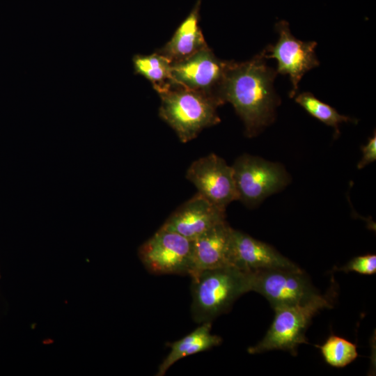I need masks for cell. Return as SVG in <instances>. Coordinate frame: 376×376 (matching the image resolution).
Instances as JSON below:
<instances>
[{
  "label": "cell",
  "mask_w": 376,
  "mask_h": 376,
  "mask_svg": "<svg viewBox=\"0 0 376 376\" xmlns=\"http://www.w3.org/2000/svg\"><path fill=\"white\" fill-rule=\"evenodd\" d=\"M276 74L267 65L263 52L245 62L231 61L217 91L219 101L233 106L249 137L273 120L279 103L273 89Z\"/></svg>",
  "instance_id": "obj_1"
},
{
  "label": "cell",
  "mask_w": 376,
  "mask_h": 376,
  "mask_svg": "<svg viewBox=\"0 0 376 376\" xmlns=\"http://www.w3.org/2000/svg\"><path fill=\"white\" fill-rule=\"evenodd\" d=\"M193 320L211 322L228 311L242 295L251 291V272L233 266L201 271L190 275Z\"/></svg>",
  "instance_id": "obj_2"
},
{
  "label": "cell",
  "mask_w": 376,
  "mask_h": 376,
  "mask_svg": "<svg viewBox=\"0 0 376 376\" xmlns=\"http://www.w3.org/2000/svg\"><path fill=\"white\" fill-rule=\"evenodd\" d=\"M157 93L161 100L159 116L182 143L190 141L203 129L220 122L217 109L221 104L214 96L173 81Z\"/></svg>",
  "instance_id": "obj_3"
},
{
  "label": "cell",
  "mask_w": 376,
  "mask_h": 376,
  "mask_svg": "<svg viewBox=\"0 0 376 376\" xmlns=\"http://www.w3.org/2000/svg\"><path fill=\"white\" fill-rule=\"evenodd\" d=\"M334 292L316 294L309 300L297 304L274 308L273 322L263 338L249 347V354H258L274 350L297 355V347L307 343L305 332L313 317L323 308L333 306Z\"/></svg>",
  "instance_id": "obj_4"
},
{
  "label": "cell",
  "mask_w": 376,
  "mask_h": 376,
  "mask_svg": "<svg viewBox=\"0 0 376 376\" xmlns=\"http://www.w3.org/2000/svg\"><path fill=\"white\" fill-rule=\"evenodd\" d=\"M232 167L238 200L250 207L280 191L289 182L281 165L258 157L242 155Z\"/></svg>",
  "instance_id": "obj_5"
},
{
  "label": "cell",
  "mask_w": 376,
  "mask_h": 376,
  "mask_svg": "<svg viewBox=\"0 0 376 376\" xmlns=\"http://www.w3.org/2000/svg\"><path fill=\"white\" fill-rule=\"evenodd\" d=\"M251 291L264 296L273 308L304 303L318 294L301 269L251 272Z\"/></svg>",
  "instance_id": "obj_6"
},
{
  "label": "cell",
  "mask_w": 376,
  "mask_h": 376,
  "mask_svg": "<svg viewBox=\"0 0 376 376\" xmlns=\"http://www.w3.org/2000/svg\"><path fill=\"white\" fill-rule=\"evenodd\" d=\"M191 241L178 233L159 229L139 249V257L155 274H188Z\"/></svg>",
  "instance_id": "obj_7"
},
{
  "label": "cell",
  "mask_w": 376,
  "mask_h": 376,
  "mask_svg": "<svg viewBox=\"0 0 376 376\" xmlns=\"http://www.w3.org/2000/svg\"><path fill=\"white\" fill-rule=\"evenodd\" d=\"M276 30L279 34V40L274 45L265 48L264 56L277 61L276 73L289 76L292 84L290 92L292 97L304 75L319 65L315 54L317 42H304L295 38L290 32L289 24L284 20L276 24Z\"/></svg>",
  "instance_id": "obj_8"
},
{
  "label": "cell",
  "mask_w": 376,
  "mask_h": 376,
  "mask_svg": "<svg viewBox=\"0 0 376 376\" xmlns=\"http://www.w3.org/2000/svg\"><path fill=\"white\" fill-rule=\"evenodd\" d=\"M186 178L198 193L221 210L226 211L230 203L238 200L233 167L215 154L193 162Z\"/></svg>",
  "instance_id": "obj_9"
},
{
  "label": "cell",
  "mask_w": 376,
  "mask_h": 376,
  "mask_svg": "<svg viewBox=\"0 0 376 376\" xmlns=\"http://www.w3.org/2000/svg\"><path fill=\"white\" fill-rule=\"evenodd\" d=\"M230 61L219 59L207 46L185 59L171 63L173 81L217 99V91Z\"/></svg>",
  "instance_id": "obj_10"
},
{
  "label": "cell",
  "mask_w": 376,
  "mask_h": 376,
  "mask_svg": "<svg viewBox=\"0 0 376 376\" xmlns=\"http://www.w3.org/2000/svg\"><path fill=\"white\" fill-rule=\"evenodd\" d=\"M225 220V210L197 193L173 212L160 228L192 241Z\"/></svg>",
  "instance_id": "obj_11"
},
{
  "label": "cell",
  "mask_w": 376,
  "mask_h": 376,
  "mask_svg": "<svg viewBox=\"0 0 376 376\" xmlns=\"http://www.w3.org/2000/svg\"><path fill=\"white\" fill-rule=\"evenodd\" d=\"M231 265L245 272L267 269H300L272 246L233 228Z\"/></svg>",
  "instance_id": "obj_12"
},
{
  "label": "cell",
  "mask_w": 376,
  "mask_h": 376,
  "mask_svg": "<svg viewBox=\"0 0 376 376\" xmlns=\"http://www.w3.org/2000/svg\"><path fill=\"white\" fill-rule=\"evenodd\" d=\"M233 228L224 221L191 241L188 275L227 266L230 262Z\"/></svg>",
  "instance_id": "obj_13"
},
{
  "label": "cell",
  "mask_w": 376,
  "mask_h": 376,
  "mask_svg": "<svg viewBox=\"0 0 376 376\" xmlns=\"http://www.w3.org/2000/svg\"><path fill=\"white\" fill-rule=\"evenodd\" d=\"M199 5L200 0L171 40L156 52L171 63L185 59L207 46L199 26Z\"/></svg>",
  "instance_id": "obj_14"
},
{
  "label": "cell",
  "mask_w": 376,
  "mask_h": 376,
  "mask_svg": "<svg viewBox=\"0 0 376 376\" xmlns=\"http://www.w3.org/2000/svg\"><path fill=\"white\" fill-rule=\"evenodd\" d=\"M200 324L192 332L169 345L171 350L159 366L155 375H164L175 363L185 357L208 350L221 344L222 338L211 333V322Z\"/></svg>",
  "instance_id": "obj_15"
},
{
  "label": "cell",
  "mask_w": 376,
  "mask_h": 376,
  "mask_svg": "<svg viewBox=\"0 0 376 376\" xmlns=\"http://www.w3.org/2000/svg\"><path fill=\"white\" fill-rule=\"evenodd\" d=\"M132 62L134 73L149 80L157 93L173 82L171 62L157 52L150 55L136 54Z\"/></svg>",
  "instance_id": "obj_16"
},
{
  "label": "cell",
  "mask_w": 376,
  "mask_h": 376,
  "mask_svg": "<svg viewBox=\"0 0 376 376\" xmlns=\"http://www.w3.org/2000/svg\"><path fill=\"white\" fill-rule=\"evenodd\" d=\"M324 361L335 368H343L358 357L356 344L342 337L331 335L321 345H316Z\"/></svg>",
  "instance_id": "obj_17"
},
{
  "label": "cell",
  "mask_w": 376,
  "mask_h": 376,
  "mask_svg": "<svg viewBox=\"0 0 376 376\" xmlns=\"http://www.w3.org/2000/svg\"><path fill=\"white\" fill-rule=\"evenodd\" d=\"M295 101L312 116L334 127L338 134L340 123L354 121L350 117L340 114L334 108L320 101L309 92L300 93L295 97Z\"/></svg>",
  "instance_id": "obj_18"
},
{
  "label": "cell",
  "mask_w": 376,
  "mask_h": 376,
  "mask_svg": "<svg viewBox=\"0 0 376 376\" xmlns=\"http://www.w3.org/2000/svg\"><path fill=\"white\" fill-rule=\"evenodd\" d=\"M339 270L345 272H354L361 274L370 275L376 272V256L367 254L352 259L345 266Z\"/></svg>",
  "instance_id": "obj_19"
},
{
  "label": "cell",
  "mask_w": 376,
  "mask_h": 376,
  "mask_svg": "<svg viewBox=\"0 0 376 376\" xmlns=\"http://www.w3.org/2000/svg\"><path fill=\"white\" fill-rule=\"evenodd\" d=\"M363 157L357 164V168L361 169L376 159V136L371 137L367 144L361 147Z\"/></svg>",
  "instance_id": "obj_20"
}]
</instances>
